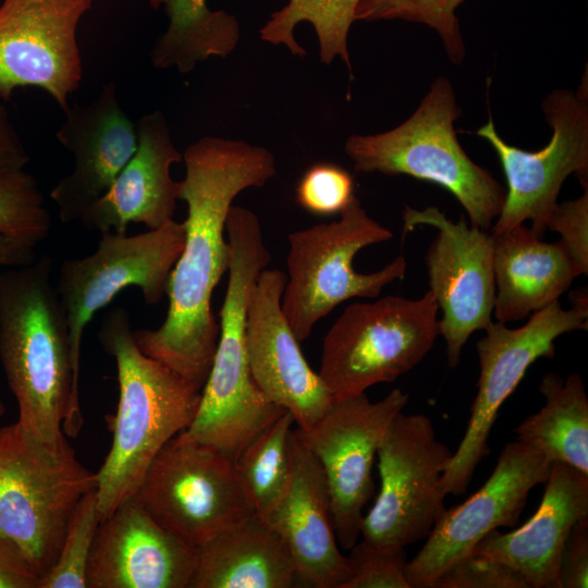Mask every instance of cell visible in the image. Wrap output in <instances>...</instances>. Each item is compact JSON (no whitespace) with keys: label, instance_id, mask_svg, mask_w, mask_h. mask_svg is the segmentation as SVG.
<instances>
[{"label":"cell","instance_id":"cell-1","mask_svg":"<svg viewBox=\"0 0 588 588\" xmlns=\"http://www.w3.org/2000/svg\"><path fill=\"white\" fill-rule=\"evenodd\" d=\"M183 161L179 199L187 206L185 241L168 282L167 316L157 329L134 330V338L144 354L201 390L219 339L211 296L229 270V211L241 192L262 187L277 169L267 148L212 136L191 144Z\"/></svg>","mask_w":588,"mask_h":588},{"label":"cell","instance_id":"cell-2","mask_svg":"<svg viewBox=\"0 0 588 588\" xmlns=\"http://www.w3.org/2000/svg\"><path fill=\"white\" fill-rule=\"evenodd\" d=\"M52 259L0 271V360L19 422L54 443L83 426L64 308L51 282Z\"/></svg>","mask_w":588,"mask_h":588},{"label":"cell","instance_id":"cell-3","mask_svg":"<svg viewBox=\"0 0 588 588\" xmlns=\"http://www.w3.org/2000/svg\"><path fill=\"white\" fill-rule=\"evenodd\" d=\"M98 338L115 362L119 380L112 444L96 473L101 520L135 494L157 453L192 424L201 390L140 351L126 309L109 310Z\"/></svg>","mask_w":588,"mask_h":588},{"label":"cell","instance_id":"cell-4","mask_svg":"<svg viewBox=\"0 0 588 588\" xmlns=\"http://www.w3.org/2000/svg\"><path fill=\"white\" fill-rule=\"evenodd\" d=\"M230 246L228 285L219 311V339L192 424L183 430L234 463L242 450L285 409L256 384L247 360L246 319L260 272L271 260L261 224L249 209L232 206L225 224Z\"/></svg>","mask_w":588,"mask_h":588},{"label":"cell","instance_id":"cell-5","mask_svg":"<svg viewBox=\"0 0 588 588\" xmlns=\"http://www.w3.org/2000/svg\"><path fill=\"white\" fill-rule=\"evenodd\" d=\"M460 115L451 83L438 77L405 122L380 134L352 135L344 150L357 172L406 174L440 185L460 201L471 225L488 230L502 210L505 189L460 145L454 130Z\"/></svg>","mask_w":588,"mask_h":588},{"label":"cell","instance_id":"cell-6","mask_svg":"<svg viewBox=\"0 0 588 588\" xmlns=\"http://www.w3.org/2000/svg\"><path fill=\"white\" fill-rule=\"evenodd\" d=\"M96 486V473L81 464L65 434L47 443L19 421L0 428V537L40 578L58 558L78 501Z\"/></svg>","mask_w":588,"mask_h":588},{"label":"cell","instance_id":"cell-7","mask_svg":"<svg viewBox=\"0 0 588 588\" xmlns=\"http://www.w3.org/2000/svg\"><path fill=\"white\" fill-rule=\"evenodd\" d=\"M336 221L289 234L287 275L282 310L298 342L338 305L354 297H377L384 286L403 279V256L370 273H359L353 260L363 248L389 241L393 233L368 216L353 197Z\"/></svg>","mask_w":588,"mask_h":588},{"label":"cell","instance_id":"cell-8","mask_svg":"<svg viewBox=\"0 0 588 588\" xmlns=\"http://www.w3.org/2000/svg\"><path fill=\"white\" fill-rule=\"evenodd\" d=\"M438 310L430 291L418 299L389 295L348 305L322 342L318 373L333 399L393 382L417 366L440 334Z\"/></svg>","mask_w":588,"mask_h":588},{"label":"cell","instance_id":"cell-9","mask_svg":"<svg viewBox=\"0 0 588 588\" xmlns=\"http://www.w3.org/2000/svg\"><path fill=\"white\" fill-rule=\"evenodd\" d=\"M134 495L160 526L195 548L253 513L234 462L184 431L157 453Z\"/></svg>","mask_w":588,"mask_h":588},{"label":"cell","instance_id":"cell-10","mask_svg":"<svg viewBox=\"0 0 588 588\" xmlns=\"http://www.w3.org/2000/svg\"><path fill=\"white\" fill-rule=\"evenodd\" d=\"M588 316L559 301L536 310L517 329L491 321L477 344L479 378L466 431L446 465L440 492L463 494L481 461L490 453L489 438L502 404L515 391L526 370L538 358H553L554 341L562 334L587 329Z\"/></svg>","mask_w":588,"mask_h":588},{"label":"cell","instance_id":"cell-11","mask_svg":"<svg viewBox=\"0 0 588 588\" xmlns=\"http://www.w3.org/2000/svg\"><path fill=\"white\" fill-rule=\"evenodd\" d=\"M88 256L66 259L59 271L57 292L65 311L74 377L78 381L83 334L95 314L123 289L136 286L147 305L164 295L171 271L183 249V222L167 224L136 235L100 233Z\"/></svg>","mask_w":588,"mask_h":588},{"label":"cell","instance_id":"cell-12","mask_svg":"<svg viewBox=\"0 0 588 588\" xmlns=\"http://www.w3.org/2000/svg\"><path fill=\"white\" fill-rule=\"evenodd\" d=\"M380 490L364 515L363 540L405 548L427 538L445 510L440 481L452 456L429 417L399 413L378 448Z\"/></svg>","mask_w":588,"mask_h":588},{"label":"cell","instance_id":"cell-13","mask_svg":"<svg viewBox=\"0 0 588 588\" xmlns=\"http://www.w3.org/2000/svg\"><path fill=\"white\" fill-rule=\"evenodd\" d=\"M581 83L577 93L568 89L551 91L542 110L553 130L548 145L538 151H526L505 143L492 119L477 135L495 150L502 164L507 191L502 210L491 226V234H503L531 221V230L543 236L546 222L555 207L566 177L575 173L585 189L588 184V106Z\"/></svg>","mask_w":588,"mask_h":588},{"label":"cell","instance_id":"cell-14","mask_svg":"<svg viewBox=\"0 0 588 588\" xmlns=\"http://www.w3.org/2000/svg\"><path fill=\"white\" fill-rule=\"evenodd\" d=\"M408 400L399 388L377 402H370L366 393L334 400L309 429H294L322 466L336 540L345 550L360 536L363 511L375 490L371 470L378 448Z\"/></svg>","mask_w":588,"mask_h":588},{"label":"cell","instance_id":"cell-15","mask_svg":"<svg viewBox=\"0 0 588 588\" xmlns=\"http://www.w3.org/2000/svg\"><path fill=\"white\" fill-rule=\"evenodd\" d=\"M403 220L404 235L422 224L439 231L425 262L429 291L442 313L439 332L446 343L448 363L455 368L468 338L491 322L495 295L493 236L469 226L464 216L451 221L437 207L416 210L406 206Z\"/></svg>","mask_w":588,"mask_h":588},{"label":"cell","instance_id":"cell-16","mask_svg":"<svg viewBox=\"0 0 588 588\" xmlns=\"http://www.w3.org/2000/svg\"><path fill=\"white\" fill-rule=\"evenodd\" d=\"M551 465L544 455L517 440L506 443L483 486L463 503L445 509L421 549L407 561L409 587L432 588L489 531L516 525L529 492L546 482Z\"/></svg>","mask_w":588,"mask_h":588},{"label":"cell","instance_id":"cell-17","mask_svg":"<svg viewBox=\"0 0 588 588\" xmlns=\"http://www.w3.org/2000/svg\"><path fill=\"white\" fill-rule=\"evenodd\" d=\"M95 0H2L0 99L19 87L49 94L62 111L83 76L77 27Z\"/></svg>","mask_w":588,"mask_h":588},{"label":"cell","instance_id":"cell-18","mask_svg":"<svg viewBox=\"0 0 588 588\" xmlns=\"http://www.w3.org/2000/svg\"><path fill=\"white\" fill-rule=\"evenodd\" d=\"M286 275L264 269L253 290L246 319V353L252 376L261 392L290 412L297 428L309 429L334 399L318 372L306 362L282 310Z\"/></svg>","mask_w":588,"mask_h":588},{"label":"cell","instance_id":"cell-19","mask_svg":"<svg viewBox=\"0 0 588 588\" xmlns=\"http://www.w3.org/2000/svg\"><path fill=\"white\" fill-rule=\"evenodd\" d=\"M197 548L160 526L135 495L100 520L87 588H191Z\"/></svg>","mask_w":588,"mask_h":588},{"label":"cell","instance_id":"cell-20","mask_svg":"<svg viewBox=\"0 0 588 588\" xmlns=\"http://www.w3.org/2000/svg\"><path fill=\"white\" fill-rule=\"evenodd\" d=\"M57 131L59 143L73 156L72 171L50 193L64 224L83 215L111 187L137 149L136 123L123 111L110 82L88 105H69Z\"/></svg>","mask_w":588,"mask_h":588},{"label":"cell","instance_id":"cell-21","mask_svg":"<svg viewBox=\"0 0 588 588\" xmlns=\"http://www.w3.org/2000/svg\"><path fill=\"white\" fill-rule=\"evenodd\" d=\"M289 448L290 482L264 519L287 546L303 587L342 588L352 577L353 569L348 558L338 547L322 466L293 429Z\"/></svg>","mask_w":588,"mask_h":588},{"label":"cell","instance_id":"cell-22","mask_svg":"<svg viewBox=\"0 0 588 588\" xmlns=\"http://www.w3.org/2000/svg\"><path fill=\"white\" fill-rule=\"evenodd\" d=\"M136 128L135 154L78 221L88 231L126 233L131 223L154 230L173 220L180 182L171 177V167L183 155L174 146L161 111L143 115Z\"/></svg>","mask_w":588,"mask_h":588},{"label":"cell","instance_id":"cell-23","mask_svg":"<svg viewBox=\"0 0 588 588\" xmlns=\"http://www.w3.org/2000/svg\"><path fill=\"white\" fill-rule=\"evenodd\" d=\"M536 513L511 532L489 531L471 553L498 560L529 588H559L560 560L572 528L588 518V474L553 462Z\"/></svg>","mask_w":588,"mask_h":588},{"label":"cell","instance_id":"cell-24","mask_svg":"<svg viewBox=\"0 0 588 588\" xmlns=\"http://www.w3.org/2000/svg\"><path fill=\"white\" fill-rule=\"evenodd\" d=\"M492 236L498 321L525 319L556 302L580 275L562 241L547 243L523 223Z\"/></svg>","mask_w":588,"mask_h":588},{"label":"cell","instance_id":"cell-25","mask_svg":"<svg viewBox=\"0 0 588 588\" xmlns=\"http://www.w3.org/2000/svg\"><path fill=\"white\" fill-rule=\"evenodd\" d=\"M303 587L280 534L250 513L197 548L191 588Z\"/></svg>","mask_w":588,"mask_h":588},{"label":"cell","instance_id":"cell-26","mask_svg":"<svg viewBox=\"0 0 588 588\" xmlns=\"http://www.w3.org/2000/svg\"><path fill=\"white\" fill-rule=\"evenodd\" d=\"M539 391L546 403L514 429L516 440L552 463H565L588 474V396L581 377L571 373L564 380L548 372Z\"/></svg>","mask_w":588,"mask_h":588},{"label":"cell","instance_id":"cell-27","mask_svg":"<svg viewBox=\"0 0 588 588\" xmlns=\"http://www.w3.org/2000/svg\"><path fill=\"white\" fill-rule=\"evenodd\" d=\"M149 4L156 10L163 7L169 19L149 52L155 68H175L185 74L210 57H228L240 40L236 17L210 10L207 0H149Z\"/></svg>","mask_w":588,"mask_h":588},{"label":"cell","instance_id":"cell-28","mask_svg":"<svg viewBox=\"0 0 588 588\" xmlns=\"http://www.w3.org/2000/svg\"><path fill=\"white\" fill-rule=\"evenodd\" d=\"M360 1L289 0L260 28V38L272 45H284L294 56L305 57L306 51L296 41L294 29L299 23L308 22L317 34L321 62L330 64L339 57L351 71L347 37Z\"/></svg>","mask_w":588,"mask_h":588},{"label":"cell","instance_id":"cell-29","mask_svg":"<svg viewBox=\"0 0 588 588\" xmlns=\"http://www.w3.org/2000/svg\"><path fill=\"white\" fill-rule=\"evenodd\" d=\"M294 422L293 415L284 412L242 450L234 463L248 505L261 518L278 503L290 482L289 436Z\"/></svg>","mask_w":588,"mask_h":588},{"label":"cell","instance_id":"cell-30","mask_svg":"<svg viewBox=\"0 0 588 588\" xmlns=\"http://www.w3.org/2000/svg\"><path fill=\"white\" fill-rule=\"evenodd\" d=\"M464 0H362L355 12V21L403 20L424 24L436 30L450 60L460 64L465 46L455 14Z\"/></svg>","mask_w":588,"mask_h":588},{"label":"cell","instance_id":"cell-31","mask_svg":"<svg viewBox=\"0 0 588 588\" xmlns=\"http://www.w3.org/2000/svg\"><path fill=\"white\" fill-rule=\"evenodd\" d=\"M52 226L36 179L24 169L0 172V233L38 245Z\"/></svg>","mask_w":588,"mask_h":588},{"label":"cell","instance_id":"cell-32","mask_svg":"<svg viewBox=\"0 0 588 588\" xmlns=\"http://www.w3.org/2000/svg\"><path fill=\"white\" fill-rule=\"evenodd\" d=\"M100 515L96 488L78 501L53 566L38 588H87L86 574Z\"/></svg>","mask_w":588,"mask_h":588},{"label":"cell","instance_id":"cell-33","mask_svg":"<svg viewBox=\"0 0 588 588\" xmlns=\"http://www.w3.org/2000/svg\"><path fill=\"white\" fill-rule=\"evenodd\" d=\"M350 551L353 575L342 588H411L405 576V548L362 539Z\"/></svg>","mask_w":588,"mask_h":588},{"label":"cell","instance_id":"cell-34","mask_svg":"<svg viewBox=\"0 0 588 588\" xmlns=\"http://www.w3.org/2000/svg\"><path fill=\"white\" fill-rule=\"evenodd\" d=\"M353 189V179L346 170L319 162L303 174L296 187V200L310 213L330 216L342 212L354 197Z\"/></svg>","mask_w":588,"mask_h":588},{"label":"cell","instance_id":"cell-35","mask_svg":"<svg viewBox=\"0 0 588 588\" xmlns=\"http://www.w3.org/2000/svg\"><path fill=\"white\" fill-rule=\"evenodd\" d=\"M432 588H529L525 579L506 564L489 556H465L446 569Z\"/></svg>","mask_w":588,"mask_h":588},{"label":"cell","instance_id":"cell-36","mask_svg":"<svg viewBox=\"0 0 588 588\" xmlns=\"http://www.w3.org/2000/svg\"><path fill=\"white\" fill-rule=\"evenodd\" d=\"M546 228L558 232L580 274L588 273V191L573 200L556 204Z\"/></svg>","mask_w":588,"mask_h":588},{"label":"cell","instance_id":"cell-37","mask_svg":"<svg viewBox=\"0 0 588 588\" xmlns=\"http://www.w3.org/2000/svg\"><path fill=\"white\" fill-rule=\"evenodd\" d=\"M588 587V518L579 520L564 543L559 569V588Z\"/></svg>","mask_w":588,"mask_h":588},{"label":"cell","instance_id":"cell-38","mask_svg":"<svg viewBox=\"0 0 588 588\" xmlns=\"http://www.w3.org/2000/svg\"><path fill=\"white\" fill-rule=\"evenodd\" d=\"M40 577L11 541L0 537V588H38Z\"/></svg>","mask_w":588,"mask_h":588},{"label":"cell","instance_id":"cell-39","mask_svg":"<svg viewBox=\"0 0 588 588\" xmlns=\"http://www.w3.org/2000/svg\"><path fill=\"white\" fill-rule=\"evenodd\" d=\"M28 152L0 101V172L24 169Z\"/></svg>","mask_w":588,"mask_h":588},{"label":"cell","instance_id":"cell-40","mask_svg":"<svg viewBox=\"0 0 588 588\" xmlns=\"http://www.w3.org/2000/svg\"><path fill=\"white\" fill-rule=\"evenodd\" d=\"M34 243L0 233V268L23 267L36 260Z\"/></svg>","mask_w":588,"mask_h":588},{"label":"cell","instance_id":"cell-41","mask_svg":"<svg viewBox=\"0 0 588 588\" xmlns=\"http://www.w3.org/2000/svg\"><path fill=\"white\" fill-rule=\"evenodd\" d=\"M587 287H579L571 293L572 308L588 316Z\"/></svg>","mask_w":588,"mask_h":588},{"label":"cell","instance_id":"cell-42","mask_svg":"<svg viewBox=\"0 0 588 588\" xmlns=\"http://www.w3.org/2000/svg\"><path fill=\"white\" fill-rule=\"evenodd\" d=\"M4 405L2 404V402L0 401V417L3 415L4 413Z\"/></svg>","mask_w":588,"mask_h":588}]
</instances>
